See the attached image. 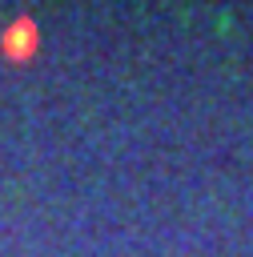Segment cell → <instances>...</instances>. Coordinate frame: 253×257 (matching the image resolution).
Here are the masks:
<instances>
[{
  "mask_svg": "<svg viewBox=\"0 0 253 257\" xmlns=\"http://www.w3.org/2000/svg\"><path fill=\"white\" fill-rule=\"evenodd\" d=\"M36 48H40L36 24H32V20H16V24L8 28V36H4V56H8V60H28Z\"/></svg>",
  "mask_w": 253,
  "mask_h": 257,
  "instance_id": "obj_1",
  "label": "cell"
}]
</instances>
